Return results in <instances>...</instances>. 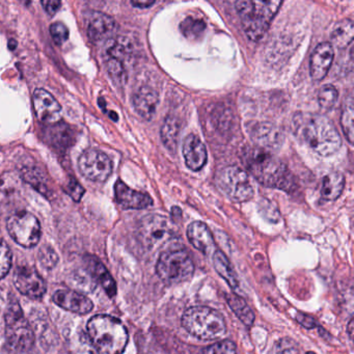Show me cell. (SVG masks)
<instances>
[{"label":"cell","instance_id":"cell-1","mask_svg":"<svg viewBox=\"0 0 354 354\" xmlns=\"http://www.w3.org/2000/svg\"><path fill=\"white\" fill-rule=\"evenodd\" d=\"M293 128L295 136L320 156H331L341 148V136L326 117L299 113L294 117Z\"/></svg>","mask_w":354,"mask_h":354},{"label":"cell","instance_id":"cell-2","mask_svg":"<svg viewBox=\"0 0 354 354\" xmlns=\"http://www.w3.org/2000/svg\"><path fill=\"white\" fill-rule=\"evenodd\" d=\"M242 161L248 171L262 185L287 192L295 187L287 165L272 156L269 151L258 147H246L242 153Z\"/></svg>","mask_w":354,"mask_h":354},{"label":"cell","instance_id":"cell-3","mask_svg":"<svg viewBox=\"0 0 354 354\" xmlns=\"http://www.w3.org/2000/svg\"><path fill=\"white\" fill-rule=\"evenodd\" d=\"M86 330L95 347L104 354H122L128 344V331L121 321L109 315L91 318Z\"/></svg>","mask_w":354,"mask_h":354},{"label":"cell","instance_id":"cell-4","mask_svg":"<svg viewBox=\"0 0 354 354\" xmlns=\"http://www.w3.org/2000/svg\"><path fill=\"white\" fill-rule=\"evenodd\" d=\"M281 5L283 3L279 0H272V1L242 0L236 3V10L241 19L242 28L250 40L258 42L264 37Z\"/></svg>","mask_w":354,"mask_h":354},{"label":"cell","instance_id":"cell-5","mask_svg":"<svg viewBox=\"0 0 354 354\" xmlns=\"http://www.w3.org/2000/svg\"><path fill=\"white\" fill-rule=\"evenodd\" d=\"M186 331L205 341L219 339L227 331L223 315L209 306H196L188 308L182 316Z\"/></svg>","mask_w":354,"mask_h":354},{"label":"cell","instance_id":"cell-6","mask_svg":"<svg viewBox=\"0 0 354 354\" xmlns=\"http://www.w3.org/2000/svg\"><path fill=\"white\" fill-rule=\"evenodd\" d=\"M5 319L8 345L18 352H26L32 349L35 343L34 331L24 317L19 302L15 299L9 302Z\"/></svg>","mask_w":354,"mask_h":354},{"label":"cell","instance_id":"cell-7","mask_svg":"<svg viewBox=\"0 0 354 354\" xmlns=\"http://www.w3.org/2000/svg\"><path fill=\"white\" fill-rule=\"evenodd\" d=\"M156 271L161 281L169 285L183 283L192 279L194 264L183 248L167 250L159 257Z\"/></svg>","mask_w":354,"mask_h":354},{"label":"cell","instance_id":"cell-8","mask_svg":"<svg viewBox=\"0 0 354 354\" xmlns=\"http://www.w3.org/2000/svg\"><path fill=\"white\" fill-rule=\"evenodd\" d=\"M175 235L173 223L165 216L150 214L140 219L138 239L147 250H154L165 245Z\"/></svg>","mask_w":354,"mask_h":354},{"label":"cell","instance_id":"cell-9","mask_svg":"<svg viewBox=\"0 0 354 354\" xmlns=\"http://www.w3.org/2000/svg\"><path fill=\"white\" fill-rule=\"evenodd\" d=\"M217 183L223 194L234 202H246L254 196V186L250 177L240 167H227L221 169Z\"/></svg>","mask_w":354,"mask_h":354},{"label":"cell","instance_id":"cell-10","mask_svg":"<svg viewBox=\"0 0 354 354\" xmlns=\"http://www.w3.org/2000/svg\"><path fill=\"white\" fill-rule=\"evenodd\" d=\"M7 229L12 239L26 248L36 246L42 235L40 221L34 214L26 211L15 213L9 217Z\"/></svg>","mask_w":354,"mask_h":354},{"label":"cell","instance_id":"cell-11","mask_svg":"<svg viewBox=\"0 0 354 354\" xmlns=\"http://www.w3.org/2000/svg\"><path fill=\"white\" fill-rule=\"evenodd\" d=\"M80 173L90 181L103 183L113 173L111 159L104 152L88 149L82 153L78 160Z\"/></svg>","mask_w":354,"mask_h":354},{"label":"cell","instance_id":"cell-12","mask_svg":"<svg viewBox=\"0 0 354 354\" xmlns=\"http://www.w3.org/2000/svg\"><path fill=\"white\" fill-rule=\"evenodd\" d=\"M14 283L22 295L40 299L47 291L46 281L30 266H19L14 273Z\"/></svg>","mask_w":354,"mask_h":354},{"label":"cell","instance_id":"cell-13","mask_svg":"<svg viewBox=\"0 0 354 354\" xmlns=\"http://www.w3.org/2000/svg\"><path fill=\"white\" fill-rule=\"evenodd\" d=\"M248 131L252 142L263 150H275L283 142V134L279 127L269 122H252L248 124Z\"/></svg>","mask_w":354,"mask_h":354},{"label":"cell","instance_id":"cell-14","mask_svg":"<svg viewBox=\"0 0 354 354\" xmlns=\"http://www.w3.org/2000/svg\"><path fill=\"white\" fill-rule=\"evenodd\" d=\"M32 105L37 118L47 125L57 124L62 119V106L57 99L43 88H37L32 95Z\"/></svg>","mask_w":354,"mask_h":354},{"label":"cell","instance_id":"cell-15","mask_svg":"<svg viewBox=\"0 0 354 354\" xmlns=\"http://www.w3.org/2000/svg\"><path fill=\"white\" fill-rule=\"evenodd\" d=\"M84 24L88 39L94 43L109 40L117 28L113 17L99 11L88 12L84 18Z\"/></svg>","mask_w":354,"mask_h":354},{"label":"cell","instance_id":"cell-16","mask_svg":"<svg viewBox=\"0 0 354 354\" xmlns=\"http://www.w3.org/2000/svg\"><path fill=\"white\" fill-rule=\"evenodd\" d=\"M115 196L118 204L124 209L142 210L153 205L152 198L148 194L132 189L121 180L115 182Z\"/></svg>","mask_w":354,"mask_h":354},{"label":"cell","instance_id":"cell-17","mask_svg":"<svg viewBox=\"0 0 354 354\" xmlns=\"http://www.w3.org/2000/svg\"><path fill=\"white\" fill-rule=\"evenodd\" d=\"M53 299L55 304L64 310L76 314H88L94 308V304L88 296L73 290H59L55 292Z\"/></svg>","mask_w":354,"mask_h":354},{"label":"cell","instance_id":"cell-18","mask_svg":"<svg viewBox=\"0 0 354 354\" xmlns=\"http://www.w3.org/2000/svg\"><path fill=\"white\" fill-rule=\"evenodd\" d=\"M335 50L330 43L319 44L315 48L310 62V73L315 82H321L326 77L333 65Z\"/></svg>","mask_w":354,"mask_h":354},{"label":"cell","instance_id":"cell-19","mask_svg":"<svg viewBox=\"0 0 354 354\" xmlns=\"http://www.w3.org/2000/svg\"><path fill=\"white\" fill-rule=\"evenodd\" d=\"M183 156L186 167L192 171H201L206 165V147L196 134H189L184 140Z\"/></svg>","mask_w":354,"mask_h":354},{"label":"cell","instance_id":"cell-20","mask_svg":"<svg viewBox=\"0 0 354 354\" xmlns=\"http://www.w3.org/2000/svg\"><path fill=\"white\" fill-rule=\"evenodd\" d=\"M158 103V94L149 86H142L133 96L134 109L147 121H150L154 117Z\"/></svg>","mask_w":354,"mask_h":354},{"label":"cell","instance_id":"cell-21","mask_svg":"<svg viewBox=\"0 0 354 354\" xmlns=\"http://www.w3.org/2000/svg\"><path fill=\"white\" fill-rule=\"evenodd\" d=\"M187 237L192 246L202 254H212L215 250L212 234L207 225L202 221H194L188 227Z\"/></svg>","mask_w":354,"mask_h":354},{"label":"cell","instance_id":"cell-22","mask_svg":"<svg viewBox=\"0 0 354 354\" xmlns=\"http://www.w3.org/2000/svg\"><path fill=\"white\" fill-rule=\"evenodd\" d=\"M88 270L92 277L100 283L101 287L106 292L109 297H115L117 294V283L107 270L103 263L95 256H86L84 258Z\"/></svg>","mask_w":354,"mask_h":354},{"label":"cell","instance_id":"cell-23","mask_svg":"<svg viewBox=\"0 0 354 354\" xmlns=\"http://www.w3.org/2000/svg\"><path fill=\"white\" fill-rule=\"evenodd\" d=\"M345 187V178L339 171L328 174L322 180L321 196L325 201H335L341 196Z\"/></svg>","mask_w":354,"mask_h":354},{"label":"cell","instance_id":"cell-24","mask_svg":"<svg viewBox=\"0 0 354 354\" xmlns=\"http://www.w3.org/2000/svg\"><path fill=\"white\" fill-rule=\"evenodd\" d=\"M213 266H214L216 272L229 283L232 289H237L239 286L237 274L234 271L229 259L221 250H215L213 252Z\"/></svg>","mask_w":354,"mask_h":354},{"label":"cell","instance_id":"cell-25","mask_svg":"<svg viewBox=\"0 0 354 354\" xmlns=\"http://www.w3.org/2000/svg\"><path fill=\"white\" fill-rule=\"evenodd\" d=\"M104 50L106 59H115L124 63L131 55V43L124 37L109 39L105 45Z\"/></svg>","mask_w":354,"mask_h":354},{"label":"cell","instance_id":"cell-26","mask_svg":"<svg viewBox=\"0 0 354 354\" xmlns=\"http://www.w3.org/2000/svg\"><path fill=\"white\" fill-rule=\"evenodd\" d=\"M180 133V123L177 118L169 115L165 118L161 127V140L165 148L171 153H175L178 147V138Z\"/></svg>","mask_w":354,"mask_h":354},{"label":"cell","instance_id":"cell-27","mask_svg":"<svg viewBox=\"0 0 354 354\" xmlns=\"http://www.w3.org/2000/svg\"><path fill=\"white\" fill-rule=\"evenodd\" d=\"M354 28L353 22L350 19H344L337 22L331 32V42L337 48H346L353 41Z\"/></svg>","mask_w":354,"mask_h":354},{"label":"cell","instance_id":"cell-28","mask_svg":"<svg viewBox=\"0 0 354 354\" xmlns=\"http://www.w3.org/2000/svg\"><path fill=\"white\" fill-rule=\"evenodd\" d=\"M227 304H229L234 314L240 319L246 326H252L254 324V314L252 308L248 306L243 298L235 294H230L227 296Z\"/></svg>","mask_w":354,"mask_h":354},{"label":"cell","instance_id":"cell-29","mask_svg":"<svg viewBox=\"0 0 354 354\" xmlns=\"http://www.w3.org/2000/svg\"><path fill=\"white\" fill-rule=\"evenodd\" d=\"M206 24L200 18L186 17L180 24V30L188 40H198L204 35Z\"/></svg>","mask_w":354,"mask_h":354},{"label":"cell","instance_id":"cell-30","mask_svg":"<svg viewBox=\"0 0 354 354\" xmlns=\"http://www.w3.org/2000/svg\"><path fill=\"white\" fill-rule=\"evenodd\" d=\"M353 118V100H352V97H349L344 102L341 115V126L342 130H343L344 134H345L346 140L351 145L353 144L354 140Z\"/></svg>","mask_w":354,"mask_h":354},{"label":"cell","instance_id":"cell-31","mask_svg":"<svg viewBox=\"0 0 354 354\" xmlns=\"http://www.w3.org/2000/svg\"><path fill=\"white\" fill-rule=\"evenodd\" d=\"M71 349L74 354H99L100 352L95 347L88 337V333L80 330L72 337Z\"/></svg>","mask_w":354,"mask_h":354},{"label":"cell","instance_id":"cell-32","mask_svg":"<svg viewBox=\"0 0 354 354\" xmlns=\"http://www.w3.org/2000/svg\"><path fill=\"white\" fill-rule=\"evenodd\" d=\"M106 69L109 77L118 88L125 86L127 82V72L124 63L115 59H106Z\"/></svg>","mask_w":354,"mask_h":354},{"label":"cell","instance_id":"cell-33","mask_svg":"<svg viewBox=\"0 0 354 354\" xmlns=\"http://www.w3.org/2000/svg\"><path fill=\"white\" fill-rule=\"evenodd\" d=\"M339 93L333 86H324L318 93V104L323 111H329L335 107Z\"/></svg>","mask_w":354,"mask_h":354},{"label":"cell","instance_id":"cell-34","mask_svg":"<svg viewBox=\"0 0 354 354\" xmlns=\"http://www.w3.org/2000/svg\"><path fill=\"white\" fill-rule=\"evenodd\" d=\"M203 354H237V347L231 339H223L203 349Z\"/></svg>","mask_w":354,"mask_h":354},{"label":"cell","instance_id":"cell-35","mask_svg":"<svg viewBox=\"0 0 354 354\" xmlns=\"http://www.w3.org/2000/svg\"><path fill=\"white\" fill-rule=\"evenodd\" d=\"M12 252L5 240L0 239V279L9 273L12 267Z\"/></svg>","mask_w":354,"mask_h":354},{"label":"cell","instance_id":"cell-36","mask_svg":"<svg viewBox=\"0 0 354 354\" xmlns=\"http://www.w3.org/2000/svg\"><path fill=\"white\" fill-rule=\"evenodd\" d=\"M39 260H40L41 265L45 268L53 269L59 262V257L50 246H44L39 252Z\"/></svg>","mask_w":354,"mask_h":354},{"label":"cell","instance_id":"cell-37","mask_svg":"<svg viewBox=\"0 0 354 354\" xmlns=\"http://www.w3.org/2000/svg\"><path fill=\"white\" fill-rule=\"evenodd\" d=\"M24 178L26 181H28V183L32 184L36 189H38L40 192H47L46 185H45L44 182L42 181V179L40 178V174L37 169H24Z\"/></svg>","mask_w":354,"mask_h":354},{"label":"cell","instance_id":"cell-38","mask_svg":"<svg viewBox=\"0 0 354 354\" xmlns=\"http://www.w3.org/2000/svg\"><path fill=\"white\" fill-rule=\"evenodd\" d=\"M50 34L55 44L62 45L69 38V30L66 28L65 24L55 22L50 26Z\"/></svg>","mask_w":354,"mask_h":354},{"label":"cell","instance_id":"cell-39","mask_svg":"<svg viewBox=\"0 0 354 354\" xmlns=\"http://www.w3.org/2000/svg\"><path fill=\"white\" fill-rule=\"evenodd\" d=\"M67 192L71 196V198H73L74 201L78 202V201H80V198H82V196H84L86 190H84V188L82 187L77 181L71 180V181L69 182V185H68Z\"/></svg>","mask_w":354,"mask_h":354},{"label":"cell","instance_id":"cell-40","mask_svg":"<svg viewBox=\"0 0 354 354\" xmlns=\"http://www.w3.org/2000/svg\"><path fill=\"white\" fill-rule=\"evenodd\" d=\"M41 5L43 6L45 11H46L49 15H55V14L59 11V8H61L62 3L61 1H57V0H43Z\"/></svg>","mask_w":354,"mask_h":354},{"label":"cell","instance_id":"cell-41","mask_svg":"<svg viewBox=\"0 0 354 354\" xmlns=\"http://www.w3.org/2000/svg\"><path fill=\"white\" fill-rule=\"evenodd\" d=\"M296 320H297L302 326L308 329L314 328L317 325L316 321H315L314 319L304 314H298L297 317H296Z\"/></svg>","mask_w":354,"mask_h":354},{"label":"cell","instance_id":"cell-42","mask_svg":"<svg viewBox=\"0 0 354 354\" xmlns=\"http://www.w3.org/2000/svg\"><path fill=\"white\" fill-rule=\"evenodd\" d=\"M132 6L140 8V9H147V8L152 7L154 5V0H146V1H131Z\"/></svg>","mask_w":354,"mask_h":354},{"label":"cell","instance_id":"cell-43","mask_svg":"<svg viewBox=\"0 0 354 354\" xmlns=\"http://www.w3.org/2000/svg\"><path fill=\"white\" fill-rule=\"evenodd\" d=\"M352 326H353V320H352V319H351V320H350L349 325H348V328H349V335H350V337H351V339H352V335H352V329H353V327H352Z\"/></svg>","mask_w":354,"mask_h":354},{"label":"cell","instance_id":"cell-44","mask_svg":"<svg viewBox=\"0 0 354 354\" xmlns=\"http://www.w3.org/2000/svg\"><path fill=\"white\" fill-rule=\"evenodd\" d=\"M308 354H314V352H308Z\"/></svg>","mask_w":354,"mask_h":354}]
</instances>
